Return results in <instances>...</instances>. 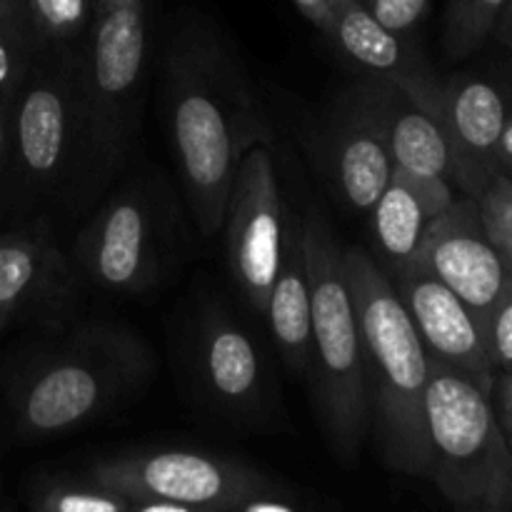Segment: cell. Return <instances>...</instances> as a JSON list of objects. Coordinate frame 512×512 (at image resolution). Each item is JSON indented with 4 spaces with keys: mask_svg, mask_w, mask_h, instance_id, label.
<instances>
[{
    "mask_svg": "<svg viewBox=\"0 0 512 512\" xmlns=\"http://www.w3.org/2000/svg\"><path fill=\"white\" fill-rule=\"evenodd\" d=\"M165 118L185 200L200 235L220 233L230 185L273 128L233 43L203 20L173 30L165 50Z\"/></svg>",
    "mask_w": 512,
    "mask_h": 512,
    "instance_id": "cell-1",
    "label": "cell"
},
{
    "mask_svg": "<svg viewBox=\"0 0 512 512\" xmlns=\"http://www.w3.org/2000/svg\"><path fill=\"white\" fill-rule=\"evenodd\" d=\"M155 375V355L133 328L83 323L35 350L8 385L23 440L60 438L133 400Z\"/></svg>",
    "mask_w": 512,
    "mask_h": 512,
    "instance_id": "cell-2",
    "label": "cell"
},
{
    "mask_svg": "<svg viewBox=\"0 0 512 512\" xmlns=\"http://www.w3.org/2000/svg\"><path fill=\"white\" fill-rule=\"evenodd\" d=\"M343 258L363 345L368 435L390 470L428 478L430 355L378 260L363 248H343Z\"/></svg>",
    "mask_w": 512,
    "mask_h": 512,
    "instance_id": "cell-3",
    "label": "cell"
},
{
    "mask_svg": "<svg viewBox=\"0 0 512 512\" xmlns=\"http://www.w3.org/2000/svg\"><path fill=\"white\" fill-rule=\"evenodd\" d=\"M78 45H48L18 85L10 118L5 218L33 220L45 203L78 208L83 173V108Z\"/></svg>",
    "mask_w": 512,
    "mask_h": 512,
    "instance_id": "cell-4",
    "label": "cell"
},
{
    "mask_svg": "<svg viewBox=\"0 0 512 512\" xmlns=\"http://www.w3.org/2000/svg\"><path fill=\"white\" fill-rule=\"evenodd\" d=\"M148 0L93 8L78 48L83 173L78 208L105 193L138 135L148 78Z\"/></svg>",
    "mask_w": 512,
    "mask_h": 512,
    "instance_id": "cell-5",
    "label": "cell"
},
{
    "mask_svg": "<svg viewBox=\"0 0 512 512\" xmlns=\"http://www.w3.org/2000/svg\"><path fill=\"white\" fill-rule=\"evenodd\" d=\"M298 225L310 280L308 373L318 418L335 458L355 463L368 435V393L343 245L320 210H308Z\"/></svg>",
    "mask_w": 512,
    "mask_h": 512,
    "instance_id": "cell-6",
    "label": "cell"
},
{
    "mask_svg": "<svg viewBox=\"0 0 512 512\" xmlns=\"http://www.w3.org/2000/svg\"><path fill=\"white\" fill-rule=\"evenodd\" d=\"M90 475L140 503L168 512H293L298 495L245 460L195 448H133L93 460Z\"/></svg>",
    "mask_w": 512,
    "mask_h": 512,
    "instance_id": "cell-7",
    "label": "cell"
},
{
    "mask_svg": "<svg viewBox=\"0 0 512 512\" xmlns=\"http://www.w3.org/2000/svg\"><path fill=\"white\" fill-rule=\"evenodd\" d=\"M428 480L453 508L512 510V445L490 395L448 365L430 360L425 395Z\"/></svg>",
    "mask_w": 512,
    "mask_h": 512,
    "instance_id": "cell-8",
    "label": "cell"
},
{
    "mask_svg": "<svg viewBox=\"0 0 512 512\" xmlns=\"http://www.w3.org/2000/svg\"><path fill=\"white\" fill-rule=\"evenodd\" d=\"M178 253L175 215L158 190L130 183L90 213L73 243L83 280L110 295L138 298L158 288Z\"/></svg>",
    "mask_w": 512,
    "mask_h": 512,
    "instance_id": "cell-9",
    "label": "cell"
},
{
    "mask_svg": "<svg viewBox=\"0 0 512 512\" xmlns=\"http://www.w3.org/2000/svg\"><path fill=\"white\" fill-rule=\"evenodd\" d=\"M228 265L245 303L263 318L278 278L285 243V208L268 145L240 160L225 203L223 228Z\"/></svg>",
    "mask_w": 512,
    "mask_h": 512,
    "instance_id": "cell-10",
    "label": "cell"
},
{
    "mask_svg": "<svg viewBox=\"0 0 512 512\" xmlns=\"http://www.w3.org/2000/svg\"><path fill=\"white\" fill-rule=\"evenodd\" d=\"M75 265L43 220L0 228V338L25 320H55L75 293Z\"/></svg>",
    "mask_w": 512,
    "mask_h": 512,
    "instance_id": "cell-11",
    "label": "cell"
},
{
    "mask_svg": "<svg viewBox=\"0 0 512 512\" xmlns=\"http://www.w3.org/2000/svg\"><path fill=\"white\" fill-rule=\"evenodd\" d=\"M418 260L473 310L478 323H483L512 280L480 218L478 203L468 195H458L428 225Z\"/></svg>",
    "mask_w": 512,
    "mask_h": 512,
    "instance_id": "cell-12",
    "label": "cell"
},
{
    "mask_svg": "<svg viewBox=\"0 0 512 512\" xmlns=\"http://www.w3.org/2000/svg\"><path fill=\"white\" fill-rule=\"evenodd\" d=\"M430 360L448 365L490 395L495 370L485 353L483 330L473 310L425 263L405 265L390 275Z\"/></svg>",
    "mask_w": 512,
    "mask_h": 512,
    "instance_id": "cell-13",
    "label": "cell"
},
{
    "mask_svg": "<svg viewBox=\"0 0 512 512\" xmlns=\"http://www.w3.org/2000/svg\"><path fill=\"white\" fill-rule=\"evenodd\" d=\"M193 375L205 400L235 420L255 423L273 405L263 353L220 308L205 310L195 330Z\"/></svg>",
    "mask_w": 512,
    "mask_h": 512,
    "instance_id": "cell-14",
    "label": "cell"
},
{
    "mask_svg": "<svg viewBox=\"0 0 512 512\" xmlns=\"http://www.w3.org/2000/svg\"><path fill=\"white\" fill-rule=\"evenodd\" d=\"M313 153L333 195L350 213H370L393 178L383 133L350 88L315 130Z\"/></svg>",
    "mask_w": 512,
    "mask_h": 512,
    "instance_id": "cell-15",
    "label": "cell"
},
{
    "mask_svg": "<svg viewBox=\"0 0 512 512\" xmlns=\"http://www.w3.org/2000/svg\"><path fill=\"white\" fill-rule=\"evenodd\" d=\"M498 85L475 75L443 80L438 120L448 133L455 158V188L475 198L500 168V138L510 118Z\"/></svg>",
    "mask_w": 512,
    "mask_h": 512,
    "instance_id": "cell-16",
    "label": "cell"
},
{
    "mask_svg": "<svg viewBox=\"0 0 512 512\" xmlns=\"http://www.w3.org/2000/svg\"><path fill=\"white\" fill-rule=\"evenodd\" d=\"M350 90L378 123L395 170L443 178L455 185L453 145L433 113L420 108L400 85L383 75L363 73Z\"/></svg>",
    "mask_w": 512,
    "mask_h": 512,
    "instance_id": "cell-17",
    "label": "cell"
},
{
    "mask_svg": "<svg viewBox=\"0 0 512 512\" xmlns=\"http://www.w3.org/2000/svg\"><path fill=\"white\" fill-rule=\"evenodd\" d=\"M328 38L363 68L383 75L405 90L423 110L438 118L443 80L433 73L423 55L410 48L408 38L393 33L373 18L358 0H338Z\"/></svg>",
    "mask_w": 512,
    "mask_h": 512,
    "instance_id": "cell-18",
    "label": "cell"
},
{
    "mask_svg": "<svg viewBox=\"0 0 512 512\" xmlns=\"http://www.w3.org/2000/svg\"><path fill=\"white\" fill-rule=\"evenodd\" d=\"M265 320L270 325L280 358L293 373L310 370V280L305 265L300 225L288 223L278 278L270 290Z\"/></svg>",
    "mask_w": 512,
    "mask_h": 512,
    "instance_id": "cell-19",
    "label": "cell"
},
{
    "mask_svg": "<svg viewBox=\"0 0 512 512\" xmlns=\"http://www.w3.org/2000/svg\"><path fill=\"white\" fill-rule=\"evenodd\" d=\"M438 215L433 213L418 185L400 170H393L388 188L370 208L373 240L378 248V263L388 275L415 263L420 255L425 230Z\"/></svg>",
    "mask_w": 512,
    "mask_h": 512,
    "instance_id": "cell-20",
    "label": "cell"
},
{
    "mask_svg": "<svg viewBox=\"0 0 512 512\" xmlns=\"http://www.w3.org/2000/svg\"><path fill=\"white\" fill-rule=\"evenodd\" d=\"M35 512H135L133 500L90 475H40L28 490Z\"/></svg>",
    "mask_w": 512,
    "mask_h": 512,
    "instance_id": "cell-21",
    "label": "cell"
},
{
    "mask_svg": "<svg viewBox=\"0 0 512 512\" xmlns=\"http://www.w3.org/2000/svg\"><path fill=\"white\" fill-rule=\"evenodd\" d=\"M508 0H450L443 45L455 60L470 58L493 38Z\"/></svg>",
    "mask_w": 512,
    "mask_h": 512,
    "instance_id": "cell-22",
    "label": "cell"
},
{
    "mask_svg": "<svg viewBox=\"0 0 512 512\" xmlns=\"http://www.w3.org/2000/svg\"><path fill=\"white\" fill-rule=\"evenodd\" d=\"M38 48L78 45L93 20V0H23Z\"/></svg>",
    "mask_w": 512,
    "mask_h": 512,
    "instance_id": "cell-23",
    "label": "cell"
},
{
    "mask_svg": "<svg viewBox=\"0 0 512 512\" xmlns=\"http://www.w3.org/2000/svg\"><path fill=\"white\" fill-rule=\"evenodd\" d=\"M33 33L25 18L23 0H5L0 8V98L15 95L35 58Z\"/></svg>",
    "mask_w": 512,
    "mask_h": 512,
    "instance_id": "cell-24",
    "label": "cell"
},
{
    "mask_svg": "<svg viewBox=\"0 0 512 512\" xmlns=\"http://www.w3.org/2000/svg\"><path fill=\"white\" fill-rule=\"evenodd\" d=\"M473 200L512 278V178L498 173Z\"/></svg>",
    "mask_w": 512,
    "mask_h": 512,
    "instance_id": "cell-25",
    "label": "cell"
},
{
    "mask_svg": "<svg viewBox=\"0 0 512 512\" xmlns=\"http://www.w3.org/2000/svg\"><path fill=\"white\" fill-rule=\"evenodd\" d=\"M480 330H483L485 353L495 373L512 370V280L505 285L498 303L485 315Z\"/></svg>",
    "mask_w": 512,
    "mask_h": 512,
    "instance_id": "cell-26",
    "label": "cell"
},
{
    "mask_svg": "<svg viewBox=\"0 0 512 512\" xmlns=\"http://www.w3.org/2000/svg\"><path fill=\"white\" fill-rule=\"evenodd\" d=\"M378 23L393 33L408 38L415 28L425 20L430 0H358Z\"/></svg>",
    "mask_w": 512,
    "mask_h": 512,
    "instance_id": "cell-27",
    "label": "cell"
},
{
    "mask_svg": "<svg viewBox=\"0 0 512 512\" xmlns=\"http://www.w3.org/2000/svg\"><path fill=\"white\" fill-rule=\"evenodd\" d=\"M13 98H0V220H5V195H8L10 168V118H13Z\"/></svg>",
    "mask_w": 512,
    "mask_h": 512,
    "instance_id": "cell-28",
    "label": "cell"
},
{
    "mask_svg": "<svg viewBox=\"0 0 512 512\" xmlns=\"http://www.w3.org/2000/svg\"><path fill=\"white\" fill-rule=\"evenodd\" d=\"M490 403H493L495 415H498L500 428L508 435L512 445V370L495 373L493 388H490Z\"/></svg>",
    "mask_w": 512,
    "mask_h": 512,
    "instance_id": "cell-29",
    "label": "cell"
},
{
    "mask_svg": "<svg viewBox=\"0 0 512 512\" xmlns=\"http://www.w3.org/2000/svg\"><path fill=\"white\" fill-rule=\"evenodd\" d=\"M295 8L320 30V33L328 35L330 23H333V10L338 0H293Z\"/></svg>",
    "mask_w": 512,
    "mask_h": 512,
    "instance_id": "cell-30",
    "label": "cell"
},
{
    "mask_svg": "<svg viewBox=\"0 0 512 512\" xmlns=\"http://www.w3.org/2000/svg\"><path fill=\"white\" fill-rule=\"evenodd\" d=\"M500 168H503L505 175H510L512 178V115L508 118V123H505V130H503V138H500Z\"/></svg>",
    "mask_w": 512,
    "mask_h": 512,
    "instance_id": "cell-31",
    "label": "cell"
},
{
    "mask_svg": "<svg viewBox=\"0 0 512 512\" xmlns=\"http://www.w3.org/2000/svg\"><path fill=\"white\" fill-rule=\"evenodd\" d=\"M493 35L498 38V43H503L505 48L512 50V0L505 3V10H503V15H500L498 28H495Z\"/></svg>",
    "mask_w": 512,
    "mask_h": 512,
    "instance_id": "cell-32",
    "label": "cell"
},
{
    "mask_svg": "<svg viewBox=\"0 0 512 512\" xmlns=\"http://www.w3.org/2000/svg\"><path fill=\"white\" fill-rule=\"evenodd\" d=\"M140 3V0H93V8H108V5H128Z\"/></svg>",
    "mask_w": 512,
    "mask_h": 512,
    "instance_id": "cell-33",
    "label": "cell"
}]
</instances>
